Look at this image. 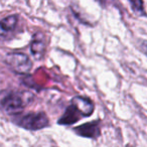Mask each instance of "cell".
I'll return each instance as SVG.
<instances>
[{
	"label": "cell",
	"mask_w": 147,
	"mask_h": 147,
	"mask_svg": "<svg viewBox=\"0 0 147 147\" xmlns=\"http://www.w3.org/2000/svg\"><path fill=\"white\" fill-rule=\"evenodd\" d=\"M69 102L75 105V106L81 111V113L83 114L84 118L92 116V114L95 111V103L93 102L92 99L89 98V97L75 96L71 99Z\"/></svg>",
	"instance_id": "7"
},
{
	"label": "cell",
	"mask_w": 147,
	"mask_h": 147,
	"mask_svg": "<svg viewBox=\"0 0 147 147\" xmlns=\"http://www.w3.org/2000/svg\"><path fill=\"white\" fill-rule=\"evenodd\" d=\"M139 49L141 53L147 57V40H141L139 42Z\"/></svg>",
	"instance_id": "10"
},
{
	"label": "cell",
	"mask_w": 147,
	"mask_h": 147,
	"mask_svg": "<svg viewBox=\"0 0 147 147\" xmlns=\"http://www.w3.org/2000/svg\"><path fill=\"white\" fill-rule=\"evenodd\" d=\"M12 122L27 131H39L51 126L49 118L45 112H29L13 116Z\"/></svg>",
	"instance_id": "1"
},
{
	"label": "cell",
	"mask_w": 147,
	"mask_h": 147,
	"mask_svg": "<svg viewBox=\"0 0 147 147\" xmlns=\"http://www.w3.org/2000/svg\"><path fill=\"white\" fill-rule=\"evenodd\" d=\"M19 21L18 14H10L0 20V37L7 38L17 28Z\"/></svg>",
	"instance_id": "8"
},
{
	"label": "cell",
	"mask_w": 147,
	"mask_h": 147,
	"mask_svg": "<svg viewBox=\"0 0 147 147\" xmlns=\"http://www.w3.org/2000/svg\"><path fill=\"white\" fill-rule=\"evenodd\" d=\"M132 11L138 16L147 17V12L145 10V5L143 0H128Z\"/></svg>",
	"instance_id": "9"
},
{
	"label": "cell",
	"mask_w": 147,
	"mask_h": 147,
	"mask_svg": "<svg viewBox=\"0 0 147 147\" xmlns=\"http://www.w3.org/2000/svg\"><path fill=\"white\" fill-rule=\"evenodd\" d=\"M78 136L96 140L101 136V120H94L73 128Z\"/></svg>",
	"instance_id": "4"
},
{
	"label": "cell",
	"mask_w": 147,
	"mask_h": 147,
	"mask_svg": "<svg viewBox=\"0 0 147 147\" xmlns=\"http://www.w3.org/2000/svg\"><path fill=\"white\" fill-rule=\"evenodd\" d=\"M51 147H57V146H51Z\"/></svg>",
	"instance_id": "12"
},
{
	"label": "cell",
	"mask_w": 147,
	"mask_h": 147,
	"mask_svg": "<svg viewBox=\"0 0 147 147\" xmlns=\"http://www.w3.org/2000/svg\"><path fill=\"white\" fill-rule=\"evenodd\" d=\"M47 37L43 32H36L32 35L29 45V51L35 61H40L43 59L47 51Z\"/></svg>",
	"instance_id": "5"
},
{
	"label": "cell",
	"mask_w": 147,
	"mask_h": 147,
	"mask_svg": "<svg viewBox=\"0 0 147 147\" xmlns=\"http://www.w3.org/2000/svg\"><path fill=\"white\" fill-rule=\"evenodd\" d=\"M82 118H84V116L81 113V111L75 105L69 102V105L65 108L63 114L57 120V123L59 125H61V126H71L75 123L79 122Z\"/></svg>",
	"instance_id": "6"
},
{
	"label": "cell",
	"mask_w": 147,
	"mask_h": 147,
	"mask_svg": "<svg viewBox=\"0 0 147 147\" xmlns=\"http://www.w3.org/2000/svg\"><path fill=\"white\" fill-rule=\"evenodd\" d=\"M26 99L22 94L16 92H9L0 100V107L7 115L17 116L22 114L26 107Z\"/></svg>",
	"instance_id": "2"
},
{
	"label": "cell",
	"mask_w": 147,
	"mask_h": 147,
	"mask_svg": "<svg viewBox=\"0 0 147 147\" xmlns=\"http://www.w3.org/2000/svg\"><path fill=\"white\" fill-rule=\"evenodd\" d=\"M5 63L12 69L14 73L19 75H26L32 69V61L24 53L20 51H11L5 55Z\"/></svg>",
	"instance_id": "3"
},
{
	"label": "cell",
	"mask_w": 147,
	"mask_h": 147,
	"mask_svg": "<svg viewBox=\"0 0 147 147\" xmlns=\"http://www.w3.org/2000/svg\"><path fill=\"white\" fill-rule=\"evenodd\" d=\"M96 2H98L99 4H100L102 7H106L107 6V2H108V0H96Z\"/></svg>",
	"instance_id": "11"
}]
</instances>
